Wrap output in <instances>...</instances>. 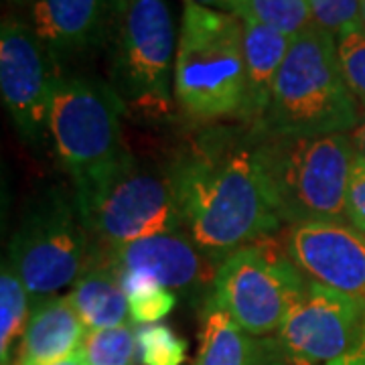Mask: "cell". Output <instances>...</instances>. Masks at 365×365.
Listing matches in <instances>:
<instances>
[{"instance_id":"obj_1","label":"cell","mask_w":365,"mask_h":365,"mask_svg":"<svg viewBox=\"0 0 365 365\" xmlns=\"http://www.w3.org/2000/svg\"><path fill=\"white\" fill-rule=\"evenodd\" d=\"M177 175L185 232L215 260L284 225L252 126L203 136L177 158Z\"/></svg>"},{"instance_id":"obj_2","label":"cell","mask_w":365,"mask_h":365,"mask_svg":"<svg viewBox=\"0 0 365 365\" xmlns=\"http://www.w3.org/2000/svg\"><path fill=\"white\" fill-rule=\"evenodd\" d=\"M173 90L189 120L207 124L246 118L248 79L240 16L185 0Z\"/></svg>"},{"instance_id":"obj_3","label":"cell","mask_w":365,"mask_h":365,"mask_svg":"<svg viewBox=\"0 0 365 365\" xmlns=\"http://www.w3.org/2000/svg\"><path fill=\"white\" fill-rule=\"evenodd\" d=\"M337 55V41L313 25L292 39L272 88L268 110L254 130L266 136L349 134L359 124Z\"/></svg>"},{"instance_id":"obj_4","label":"cell","mask_w":365,"mask_h":365,"mask_svg":"<svg viewBox=\"0 0 365 365\" xmlns=\"http://www.w3.org/2000/svg\"><path fill=\"white\" fill-rule=\"evenodd\" d=\"M73 195L100 252L185 232L177 160L157 163L130 153L116 169Z\"/></svg>"},{"instance_id":"obj_5","label":"cell","mask_w":365,"mask_h":365,"mask_svg":"<svg viewBox=\"0 0 365 365\" xmlns=\"http://www.w3.org/2000/svg\"><path fill=\"white\" fill-rule=\"evenodd\" d=\"M177 29L167 0H118L108 35L110 86L126 112L148 120L170 116Z\"/></svg>"},{"instance_id":"obj_6","label":"cell","mask_w":365,"mask_h":365,"mask_svg":"<svg viewBox=\"0 0 365 365\" xmlns=\"http://www.w3.org/2000/svg\"><path fill=\"white\" fill-rule=\"evenodd\" d=\"M256 134L262 165L284 225L313 220L347 222V187L355 163L349 134Z\"/></svg>"},{"instance_id":"obj_7","label":"cell","mask_w":365,"mask_h":365,"mask_svg":"<svg viewBox=\"0 0 365 365\" xmlns=\"http://www.w3.org/2000/svg\"><path fill=\"white\" fill-rule=\"evenodd\" d=\"M124 114L126 106L110 83L81 76L57 79L49 143L76 191L100 181L130 155L122 136Z\"/></svg>"},{"instance_id":"obj_8","label":"cell","mask_w":365,"mask_h":365,"mask_svg":"<svg viewBox=\"0 0 365 365\" xmlns=\"http://www.w3.org/2000/svg\"><path fill=\"white\" fill-rule=\"evenodd\" d=\"M98 256L78 199L61 187L43 191L26 205L9 246V260L33 307L73 287Z\"/></svg>"},{"instance_id":"obj_9","label":"cell","mask_w":365,"mask_h":365,"mask_svg":"<svg viewBox=\"0 0 365 365\" xmlns=\"http://www.w3.org/2000/svg\"><path fill=\"white\" fill-rule=\"evenodd\" d=\"M304 274L276 234L262 235L220 262L209 299L252 337L278 333L307 288Z\"/></svg>"},{"instance_id":"obj_10","label":"cell","mask_w":365,"mask_h":365,"mask_svg":"<svg viewBox=\"0 0 365 365\" xmlns=\"http://www.w3.org/2000/svg\"><path fill=\"white\" fill-rule=\"evenodd\" d=\"M55 59L26 21L4 16L0 26V93L21 138L33 146L49 143L51 98L59 79Z\"/></svg>"},{"instance_id":"obj_11","label":"cell","mask_w":365,"mask_h":365,"mask_svg":"<svg viewBox=\"0 0 365 365\" xmlns=\"http://www.w3.org/2000/svg\"><path fill=\"white\" fill-rule=\"evenodd\" d=\"M365 302L309 280L276 333L284 349L304 361L327 365L341 359L359 339Z\"/></svg>"},{"instance_id":"obj_12","label":"cell","mask_w":365,"mask_h":365,"mask_svg":"<svg viewBox=\"0 0 365 365\" xmlns=\"http://www.w3.org/2000/svg\"><path fill=\"white\" fill-rule=\"evenodd\" d=\"M120 276H148L189 302H201L213 292L220 260L197 246L187 232L160 234L102 252Z\"/></svg>"},{"instance_id":"obj_13","label":"cell","mask_w":365,"mask_h":365,"mask_svg":"<svg viewBox=\"0 0 365 365\" xmlns=\"http://www.w3.org/2000/svg\"><path fill=\"white\" fill-rule=\"evenodd\" d=\"M287 248L313 282L365 302V234L349 222L313 220L290 225Z\"/></svg>"},{"instance_id":"obj_14","label":"cell","mask_w":365,"mask_h":365,"mask_svg":"<svg viewBox=\"0 0 365 365\" xmlns=\"http://www.w3.org/2000/svg\"><path fill=\"white\" fill-rule=\"evenodd\" d=\"M118 0H29L26 23L57 55L90 51L108 41Z\"/></svg>"},{"instance_id":"obj_15","label":"cell","mask_w":365,"mask_h":365,"mask_svg":"<svg viewBox=\"0 0 365 365\" xmlns=\"http://www.w3.org/2000/svg\"><path fill=\"white\" fill-rule=\"evenodd\" d=\"M88 329L69 297H51L33 307L11 365H55L81 349Z\"/></svg>"},{"instance_id":"obj_16","label":"cell","mask_w":365,"mask_h":365,"mask_svg":"<svg viewBox=\"0 0 365 365\" xmlns=\"http://www.w3.org/2000/svg\"><path fill=\"white\" fill-rule=\"evenodd\" d=\"M244 53H246V79H248V104L246 118L248 126H258L268 110L272 88L280 67L287 59L292 37L262 25L260 21L244 16Z\"/></svg>"},{"instance_id":"obj_17","label":"cell","mask_w":365,"mask_h":365,"mask_svg":"<svg viewBox=\"0 0 365 365\" xmlns=\"http://www.w3.org/2000/svg\"><path fill=\"white\" fill-rule=\"evenodd\" d=\"M67 297L88 331L110 329L132 321L120 274L102 252L76 280Z\"/></svg>"},{"instance_id":"obj_18","label":"cell","mask_w":365,"mask_h":365,"mask_svg":"<svg viewBox=\"0 0 365 365\" xmlns=\"http://www.w3.org/2000/svg\"><path fill=\"white\" fill-rule=\"evenodd\" d=\"M256 339L211 299L203 304L199 351L193 365H252Z\"/></svg>"},{"instance_id":"obj_19","label":"cell","mask_w":365,"mask_h":365,"mask_svg":"<svg viewBox=\"0 0 365 365\" xmlns=\"http://www.w3.org/2000/svg\"><path fill=\"white\" fill-rule=\"evenodd\" d=\"M33 300L25 282L14 270L11 260L2 262L0 270V364L11 365L14 357V343L25 335L31 319Z\"/></svg>"},{"instance_id":"obj_20","label":"cell","mask_w":365,"mask_h":365,"mask_svg":"<svg viewBox=\"0 0 365 365\" xmlns=\"http://www.w3.org/2000/svg\"><path fill=\"white\" fill-rule=\"evenodd\" d=\"M81 351L88 365H136L140 361L136 325L130 321L110 329L88 331Z\"/></svg>"},{"instance_id":"obj_21","label":"cell","mask_w":365,"mask_h":365,"mask_svg":"<svg viewBox=\"0 0 365 365\" xmlns=\"http://www.w3.org/2000/svg\"><path fill=\"white\" fill-rule=\"evenodd\" d=\"M122 288L126 292L130 319L134 325H153L160 323L177 304V294L169 288L160 287L148 276L138 274H124L120 276Z\"/></svg>"},{"instance_id":"obj_22","label":"cell","mask_w":365,"mask_h":365,"mask_svg":"<svg viewBox=\"0 0 365 365\" xmlns=\"http://www.w3.org/2000/svg\"><path fill=\"white\" fill-rule=\"evenodd\" d=\"M244 16H252L292 39L314 25L307 0H246L240 19Z\"/></svg>"},{"instance_id":"obj_23","label":"cell","mask_w":365,"mask_h":365,"mask_svg":"<svg viewBox=\"0 0 365 365\" xmlns=\"http://www.w3.org/2000/svg\"><path fill=\"white\" fill-rule=\"evenodd\" d=\"M136 341L143 365H181L187 359V341L165 323L136 327Z\"/></svg>"},{"instance_id":"obj_24","label":"cell","mask_w":365,"mask_h":365,"mask_svg":"<svg viewBox=\"0 0 365 365\" xmlns=\"http://www.w3.org/2000/svg\"><path fill=\"white\" fill-rule=\"evenodd\" d=\"M337 55L353 96L365 106V26L357 25L339 33Z\"/></svg>"},{"instance_id":"obj_25","label":"cell","mask_w":365,"mask_h":365,"mask_svg":"<svg viewBox=\"0 0 365 365\" xmlns=\"http://www.w3.org/2000/svg\"><path fill=\"white\" fill-rule=\"evenodd\" d=\"M314 25L337 37L339 33L361 25V0H307Z\"/></svg>"},{"instance_id":"obj_26","label":"cell","mask_w":365,"mask_h":365,"mask_svg":"<svg viewBox=\"0 0 365 365\" xmlns=\"http://www.w3.org/2000/svg\"><path fill=\"white\" fill-rule=\"evenodd\" d=\"M347 222L365 234V160L357 157L347 187Z\"/></svg>"},{"instance_id":"obj_27","label":"cell","mask_w":365,"mask_h":365,"mask_svg":"<svg viewBox=\"0 0 365 365\" xmlns=\"http://www.w3.org/2000/svg\"><path fill=\"white\" fill-rule=\"evenodd\" d=\"M252 365H314L297 355L288 353L284 345L276 339H256V353Z\"/></svg>"},{"instance_id":"obj_28","label":"cell","mask_w":365,"mask_h":365,"mask_svg":"<svg viewBox=\"0 0 365 365\" xmlns=\"http://www.w3.org/2000/svg\"><path fill=\"white\" fill-rule=\"evenodd\" d=\"M327 365H365V325L361 335H359V339L355 341V345H353L351 349L345 353L341 359L331 361V364Z\"/></svg>"},{"instance_id":"obj_29","label":"cell","mask_w":365,"mask_h":365,"mask_svg":"<svg viewBox=\"0 0 365 365\" xmlns=\"http://www.w3.org/2000/svg\"><path fill=\"white\" fill-rule=\"evenodd\" d=\"M191 2H197V4L213 9V11L235 14V16H240L244 6H246V0H191Z\"/></svg>"},{"instance_id":"obj_30","label":"cell","mask_w":365,"mask_h":365,"mask_svg":"<svg viewBox=\"0 0 365 365\" xmlns=\"http://www.w3.org/2000/svg\"><path fill=\"white\" fill-rule=\"evenodd\" d=\"M349 138H351L355 157L365 160V116L361 118V120H359V124L349 132Z\"/></svg>"},{"instance_id":"obj_31","label":"cell","mask_w":365,"mask_h":365,"mask_svg":"<svg viewBox=\"0 0 365 365\" xmlns=\"http://www.w3.org/2000/svg\"><path fill=\"white\" fill-rule=\"evenodd\" d=\"M55 365H88V361H86V355H83V351L78 349L76 353H71L69 357H66L63 361H59V364H55Z\"/></svg>"},{"instance_id":"obj_32","label":"cell","mask_w":365,"mask_h":365,"mask_svg":"<svg viewBox=\"0 0 365 365\" xmlns=\"http://www.w3.org/2000/svg\"><path fill=\"white\" fill-rule=\"evenodd\" d=\"M6 2L13 6H21V9H26V4H29V0H6Z\"/></svg>"},{"instance_id":"obj_33","label":"cell","mask_w":365,"mask_h":365,"mask_svg":"<svg viewBox=\"0 0 365 365\" xmlns=\"http://www.w3.org/2000/svg\"><path fill=\"white\" fill-rule=\"evenodd\" d=\"M361 25L365 26V0H361Z\"/></svg>"}]
</instances>
